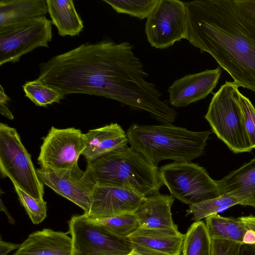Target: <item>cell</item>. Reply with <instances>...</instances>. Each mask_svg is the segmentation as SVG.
<instances>
[{"label": "cell", "mask_w": 255, "mask_h": 255, "mask_svg": "<svg viewBox=\"0 0 255 255\" xmlns=\"http://www.w3.org/2000/svg\"><path fill=\"white\" fill-rule=\"evenodd\" d=\"M72 255H127L132 250L128 238L117 237L93 222L84 213L68 222Z\"/></svg>", "instance_id": "ba28073f"}, {"label": "cell", "mask_w": 255, "mask_h": 255, "mask_svg": "<svg viewBox=\"0 0 255 255\" xmlns=\"http://www.w3.org/2000/svg\"><path fill=\"white\" fill-rule=\"evenodd\" d=\"M242 245L229 240L211 239L210 255H239Z\"/></svg>", "instance_id": "f546056e"}, {"label": "cell", "mask_w": 255, "mask_h": 255, "mask_svg": "<svg viewBox=\"0 0 255 255\" xmlns=\"http://www.w3.org/2000/svg\"><path fill=\"white\" fill-rule=\"evenodd\" d=\"M9 100V97L5 94L1 85L0 86V103L6 104Z\"/></svg>", "instance_id": "74e56055"}, {"label": "cell", "mask_w": 255, "mask_h": 255, "mask_svg": "<svg viewBox=\"0 0 255 255\" xmlns=\"http://www.w3.org/2000/svg\"><path fill=\"white\" fill-rule=\"evenodd\" d=\"M238 4L255 20V0H236Z\"/></svg>", "instance_id": "4dcf8cb0"}, {"label": "cell", "mask_w": 255, "mask_h": 255, "mask_svg": "<svg viewBox=\"0 0 255 255\" xmlns=\"http://www.w3.org/2000/svg\"><path fill=\"white\" fill-rule=\"evenodd\" d=\"M36 170L43 185L80 207L84 214L89 213L96 184L88 170H82L78 164L66 169L54 170L40 167Z\"/></svg>", "instance_id": "7c38bea8"}, {"label": "cell", "mask_w": 255, "mask_h": 255, "mask_svg": "<svg viewBox=\"0 0 255 255\" xmlns=\"http://www.w3.org/2000/svg\"><path fill=\"white\" fill-rule=\"evenodd\" d=\"M222 194L255 208V158L218 181Z\"/></svg>", "instance_id": "d6986e66"}, {"label": "cell", "mask_w": 255, "mask_h": 255, "mask_svg": "<svg viewBox=\"0 0 255 255\" xmlns=\"http://www.w3.org/2000/svg\"><path fill=\"white\" fill-rule=\"evenodd\" d=\"M44 0H0V28L45 16Z\"/></svg>", "instance_id": "ffe728a7"}, {"label": "cell", "mask_w": 255, "mask_h": 255, "mask_svg": "<svg viewBox=\"0 0 255 255\" xmlns=\"http://www.w3.org/2000/svg\"><path fill=\"white\" fill-rule=\"evenodd\" d=\"M127 255H161L157 253L135 246H132V251Z\"/></svg>", "instance_id": "d6a6232c"}, {"label": "cell", "mask_w": 255, "mask_h": 255, "mask_svg": "<svg viewBox=\"0 0 255 255\" xmlns=\"http://www.w3.org/2000/svg\"><path fill=\"white\" fill-rule=\"evenodd\" d=\"M188 18L185 2L159 0L145 23V33L151 46L164 49L188 36Z\"/></svg>", "instance_id": "9c48e42d"}, {"label": "cell", "mask_w": 255, "mask_h": 255, "mask_svg": "<svg viewBox=\"0 0 255 255\" xmlns=\"http://www.w3.org/2000/svg\"><path fill=\"white\" fill-rule=\"evenodd\" d=\"M239 103L246 133L253 149L255 148V108L249 99L240 92Z\"/></svg>", "instance_id": "f1b7e54d"}, {"label": "cell", "mask_w": 255, "mask_h": 255, "mask_svg": "<svg viewBox=\"0 0 255 255\" xmlns=\"http://www.w3.org/2000/svg\"><path fill=\"white\" fill-rule=\"evenodd\" d=\"M47 12L60 36L78 35L84 28L83 22L72 0H46Z\"/></svg>", "instance_id": "44dd1931"}, {"label": "cell", "mask_w": 255, "mask_h": 255, "mask_svg": "<svg viewBox=\"0 0 255 255\" xmlns=\"http://www.w3.org/2000/svg\"><path fill=\"white\" fill-rule=\"evenodd\" d=\"M127 41L104 39L86 42L40 63L37 79L63 95L87 94L119 102L132 110L144 111L157 121L169 110L167 100L155 85Z\"/></svg>", "instance_id": "6da1fadb"}, {"label": "cell", "mask_w": 255, "mask_h": 255, "mask_svg": "<svg viewBox=\"0 0 255 255\" xmlns=\"http://www.w3.org/2000/svg\"><path fill=\"white\" fill-rule=\"evenodd\" d=\"M239 255H255V245L243 244L240 249Z\"/></svg>", "instance_id": "d590c367"}, {"label": "cell", "mask_w": 255, "mask_h": 255, "mask_svg": "<svg viewBox=\"0 0 255 255\" xmlns=\"http://www.w3.org/2000/svg\"><path fill=\"white\" fill-rule=\"evenodd\" d=\"M240 218L248 229H251L255 231V216L250 215L240 217Z\"/></svg>", "instance_id": "e575fe53"}, {"label": "cell", "mask_w": 255, "mask_h": 255, "mask_svg": "<svg viewBox=\"0 0 255 255\" xmlns=\"http://www.w3.org/2000/svg\"><path fill=\"white\" fill-rule=\"evenodd\" d=\"M117 12L139 19L147 18L157 6L159 0H103Z\"/></svg>", "instance_id": "4316f807"}, {"label": "cell", "mask_w": 255, "mask_h": 255, "mask_svg": "<svg viewBox=\"0 0 255 255\" xmlns=\"http://www.w3.org/2000/svg\"><path fill=\"white\" fill-rule=\"evenodd\" d=\"M243 243L246 245H255V231L254 230L248 229L243 237Z\"/></svg>", "instance_id": "836d02e7"}, {"label": "cell", "mask_w": 255, "mask_h": 255, "mask_svg": "<svg viewBox=\"0 0 255 255\" xmlns=\"http://www.w3.org/2000/svg\"><path fill=\"white\" fill-rule=\"evenodd\" d=\"M239 204L240 202L236 198L222 194L218 197L190 205L186 210V216L192 215L191 220L194 222H198L209 216L217 214Z\"/></svg>", "instance_id": "cb8c5ba5"}, {"label": "cell", "mask_w": 255, "mask_h": 255, "mask_svg": "<svg viewBox=\"0 0 255 255\" xmlns=\"http://www.w3.org/2000/svg\"><path fill=\"white\" fill-rule=\"evenodd\" d=\"M69 233L43 229L30 234L13 255H72Z\"/></svg>", "instance_id": "2e32d148"}, {"label": "cell", "mask_w": 255, "mask_h": 255, "mask_svg": "<svg viewBox=\"0 0 255 255\" xmlns=\"http://www.w3.org/2000/svg\"><path fill=\"white\" fill-rule=\"evenodd\" d=\"M170 195L189 206L222 195L217 180L206 170L191 162H173L158 168Z\"/></svg>", "instance_id": "52a82bcc"}, {"label": "cell", "mask_w": 255, "mask_h": 255, "mask_svg": "<svg viewBox=\"0 0 255 255\" xmlns=\"http://www.w3.org/2000/svg\"><path fill=\"white\" fill-rule=\"evenodd\" d=\"M20 203L34 224L41 223L47 215L46 203L44 200L33 197L16 186H14Z\"/></svg>", "instance_id": "83f0119b"}, {"label": "cell", "mask_w": 255, "mask_h": 255, "mask_svg": "<svg viewBox=\"0 0 255 255\" xmlns=\"http://www.w3.org/2000/svg\"><path fill=\"white\" fill-rule=\"evenodd\" d=\"M85 134L86 145L82 155L87 162L128 146L127 133L117 123L89 130Z\"/></svg>", "instance_id": "e0dca14e"}, {"label": "cell", "mask_w": 255, "mask_h": 255, "mask_svg": "<svg viewBox=\"0 0 255 255\" xmlns=\"http://www.w3.org/2000/svg\"><path fill=\"white\" fill-rule=\"evenodd\" d=\"M20 244L6 242L0 239V255H7L9 253L15 249H18Z\"/></svg>", "instance_id": "1f68e13d"}, {"label": "cell", "mask_w": 255, "mask_h": 255, "mask_svg": "<svg viewBox=\"0 0 255 255\" xmlns=\"http://www.w3.org/2000/svg\"><path fill=\"white\" fill-rule=\"evenodd\" d=\"M132 246L161 255H180L184 234L179 231L144 229L139 228L128 237Z\"/></svg>", "instance_id": "ac0fdd59"}, {"label": "cell", "mask_w": 255, "mask_h": 255, "mask_svg": "<svg viewBox=\"0 0 255 255\" xmlns=\"http://www.w3.org/2000/svg\"><path fill=\"white\" fill-rule=\"evenodd\" d=\"M211 239L205 223L194 222L184 234L180 255H210Z\"/></svg>", "instance_id": "603a6c76"}, {"label": "cell", "mask_w": 255, "mask_h": 255, "mask_svg": "<svg viewBox=\"0 0 255 255\" xmlns=\"http://www.w3.org/2000/svg\"><path fill=\"white\" fill-rule=\"evenodd\" d=\"M185 2L190 44L211 55L238 87L255 92V20L236 0Z\"/></svg>", "instance_id": "7a4b0ae2"}, {"label": "cell", "mask_w": 255, "mask_h": 255, "mask_svg": "<svg viewBox=\"0 0 255 255\" xmlns=\"http://www.w3.org/2000/svg\"><path fill=\"white\" fill-rule=\"evenodd\" d=\"M52 24L43 16L0 28V65L18 62L37 47L48 48L52 38Z\"/></svg>", "instance_id": "30bf717a"}, {"label": "cell", "mask_w": 255, "mask_h": 255, "mask_svg": "<svg viewBox=\"0 0 255 255\" xmlns=\"http://www.w3.org/2000/svg\"><path fill=\"white\" fill-rule=\"evenodd\" d=\"M238 88L226 81L214 94L205 116L213 132L235 153L253 149L243 123Z\"/></svg>", "instance_id": "5b68a950"}, {"label": "cell", "mask_w": 255, "mask_h": 255, "mask_svg": "<svg viewBox=\"0 0 255 255\" xmlns=\"http://www.w3.org/2000/svg\"><path fill=\"white\" fill-rule=\"evenodd\" d=\"M22 88L25 96L37 106L45 107L59 103L65 96L55 89L43 84L37 78L26 82Z\"/></svg>", "instance_id": "484cf974"}, {"label": "cell", "mask_w": 255, "mask_h": 255, "mask_svg": "<svg viewBox=\"0 0 255 255\" xmlns=\"http://www.w3.org/2000/svg\"><path fill=\"white\" fill-rule=\"evenodd\" d=\"M85 145V134L80 129L52 127L43 138L38 163L42 168L54 170L71 168L78 164Z\"/></svg>", "instance_id": "8fae6325"}, {"label": "cell", "mask_w": 255, "mask_h": 255, "mask_svg": "<svg viewBox=\"0 0 255 255\" xmlns=\"http://www.w3.org/2000/svg\"><path fill=\"white\" fill-rule=\"evenodd\" d=\"M221 67L187 74L176 80L168 89L169 104L183 107L205 99L216 87L222 73Z\"/></svg>", "instance_id": "5bb4252c"}, {"label": "cell", "mask_w": 255, "mask_h": 255, "mask_svg": "<svg viewBox=\"0 0 255 255\" xmlns=\"http://www.w3.org/2000/svg\"><path fill=\"white\" fill-rule=\"evenodd\" d=\"M145 197L127 188L96 184L91 198L90 218H110L133 213Z\"/></svg>", "instance_id": "4fadbf2b"}, {"label": "cell", "mask_w": 255, "mask_h": 255, "mask_svg": "<svg viewBox=\"0 0 255 255\" xmlns=\"http://www.w3.org/2000/svg\"><path fill=\"white\" fill-rule=\"evenodd\" d=\"M126 133L130 147L157 167L163 160L191 162L199 157L211 131H193L172 124H133Z\"/></svg>", "instance_id": "3957f363"}, {"label": "cell", "mask_w": 255, "mask_h": 255, "mask_svg": "<svg viewBox=\"0 0 255 255\" xmlns=\"http://www.w3.org/2000/svg\"><path fill=\"white\" fill-rule=\"evenodd\" d=\"M0 171L3 178L33 197L44 200V185L39 180L31 155L15 128L0 124Z\"/></svg>", "instance_id": "8992f818"}, {"label": "cell", "mask_w": 255, "mask_h": 255, "mask_svg": "<svg viewBox=\"0 0 255 255\" xmlns=\"http://www.w3.org/2000/svg\"><path fill=\"white\" fill-rule=\"evenodd\" d=\"M174 198L157 193L145 197L134 213L139 225L144 229L178 231L172 217L171 207Z\"/></svg>", "instance_id": "9a60e30c"}, {"label": "cell", "mask_w": 255, "mask_h": 255, "mask_svg": "<svg viewBox=\"0 0 255 255\" xmlns=\"http://www.w3.org/2000/svg\"><path fill=\"white\" fill-rule=\"evenodd\" d=\"M5 104L0 103V113L9 119L13 120V116Z\"/></svg>", "instance_id": "8d00e7d4"}, {"label": "cell", "mask_w": 255, "mask_h": 255, "mask_svg": "<svg viewBox=\"0 0 255 255\" xmlns=\"http://www.w3.org/2000/svg\"><path fill=\"white\" fill-rule=\"evenodd\" d=\"M86 169L97 185L130 189L144 197L159 193L163 185L158 168L128 146L87 162Z\"/></svg>", "instance_id": "277c9868"}, {"label": "cell", "mask_w": 255, "mask_h": 255, "mask_svg": "<svg viewBox=\"0 0 255 255\" xmlns=\"http://www.w3.org/2000/svg\"><path fill=\"white\" fill-rule=\"evenodd\" d=\"M205 222L211 239L229 240L243 244V237L248 229L240 217H226L217 214L206 217Z\"/></svg>", "instance_id": "7402d4cb"}, {"label": "cell", "mask_w": 255, "mask_h": 255, "mask_svg": "<svg viewBox=\"0 0 255 255\" xmlns=\"http://www.w3.org/2000/svg\"><path fill=\"white\" fill-rule=\"evenodd\" d=\"M88 218L105 230L121 238H128L139 228L138 222L134 213L110 218Z\"/></svg>", "instance_id": "d4e9b609"}]
</instances>
